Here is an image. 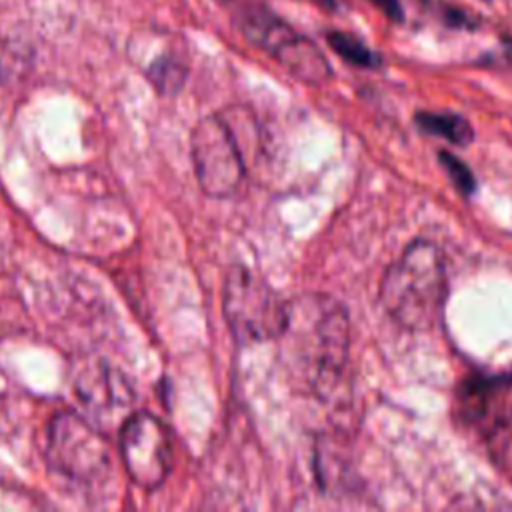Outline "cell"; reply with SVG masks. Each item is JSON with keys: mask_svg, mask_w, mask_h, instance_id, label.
Listing matches in <instances>:
<instances>
[{"mask_svg": "<svg viewBox=\"0 0 512 512\" xmlns=\"http://www.w3.org/2000/svg\"><path fill=\"white\" fill-rule=\"evenodd\" d=\"M148 78L156 86L158 92L170 94L182 86V82L186 78V68L182 66V62H178L170 56H160L158 60H154L150 64Z\"/></svg>", "mask_w": 512, "mask_h": 512, "instance_id": "cell-12", "label": "cell"}, {"mask_svg": "<svg viewBox=\"0 0 512 512\" xmlns=\"http://www.w3.org/2000/svg\"><path fill=\"white\" fill-rule=\"evenodd\" d=\"M222 312L236 342L256 344L280 336L288 302L254 270L232 266L224 278Z\"/></svg>", "mask_w": 512, "mask_h": 512, "instance_id": "cell-4", "label": "cell"}, {"mask_svg": "<svg viewBox=\"0 0 512 512\" xmlns=\"http://www.w3.org/2000/svg\"><path fill=\"white\" fill-rule=\"evenodd\" d=\"M486 2H488V0H486Z\"/></svg>", "mask_w": 512, "mask_h": 512, "instance_id": "cell-18", "label": "cell"}, {"mask_svg": "<svg viewBox=\"0 0 512 512\" xmlns=\"http://www.w3.org/2000/svg\"><path fill=\"white\" fill-rule=\"evenodd\" d=\"M278 340L290 378L310 392L324 394L334 388L348 362V314L326 294H302L288 302L286 324Z\"/></svg>", "mask_w": 512, "mask_h": 512, "instance_id": "cell-1", "label": "cell"}, {"mask_svg": "<svg viewBox=\"0 0 512 512\" xmlns=\"http://www.w3.org/2000/svg\"><path fill=\"white\" fill-rule=\"evenodd\" d=\"M414 124L418 126L420 132L444 138V140H448L452 144H458V146H468L474 140L472 124L456 112L418 110L414 114Z\"/></svg>", "mask_w": 512, "mask_h": 512, "instance_id": "cell-10", "label": "cell"}, {"mask_svg": "<svg viewBox=\"0 0 512 512\" xmlns=\"http://www.w3.org/2000/svg\"><path fill=\"white\" fill-rule=\"evenodd\" d=\"M74 390L80 404L94 418H116L132 404V390L124 376L104 362H86L76 370Z\"/></svg>", "mask_w": 512, "mask_h": 512, "instance_id": "cell-8", "label": "cell"}, {"mask_svg": "<svg viewBox=\"0 0 512 512\" xmlns=\"http://www.w3.org/2000/svg\"><path fill=\"white\" fill-rule=\"evenodd\" d=\"M448 294L442 250L424 238L412 240L384 270L380 302L406 330H428L438 320Z\"/></svg>", "mask_w": 512, "mask_h": 512, "instance_id": "cell-2", "label": "cell"}, {"mask_svg": "<svg viewBox=\"0 0 512 512\" xmlns=\"http://www.w3.org/2000/svg\"><path fill=\"white\" fill-rule=\"evenodd\" d=\"M502 44H504L506 54L512 58V36H502Z\"/></svg>", "mask_w": 512, "mask_h": 512, "instance_id": "cell-17", "label": "cell"}, {"mask_svg": "<svg viewBox=\"0 0 512 512\" xmlns=\"http://www.w3.org/2000/svg\"><path fill=\"white\" fill-rule=\"evenodd\" d=\"M438 162L444 168L446 176L450 178L452 186L458 190V194L472 196L476 192V186H478L476 178H474L472 170L458 156H454L448 150H440L438 152Z\"/></svg>", "mask_w": 512, "mask_h": 512, "instance_id": "cell-13", "label": "cell"}, {"mask_svg": "<svg viewBox=\"0 0 512 512\" xmlns=\"http://www.w3.org/2000/svg\"><path fill=\"white\" fill-rule=\"evenodd\" d=\"M120 458L136 486H162L172 466V442L164 422L144 410L128 414L120 424Z\"/></svg>", "mask_w": 512, "mask_h": 512, "instance_id": "cell-7", "label": "cell"}, {"mask_svg": "<svg viewBox=\"0 0 512 512\" xmlns=\"http://www.w3.org/2000/svg\"><path fill=\"white\" fill-rule=\"evenodd\" d=\"M510 392V376L472 374L464 378L456 390L458 414L468 426L484 428L498 424Z\"/></svg>", "mask_w": 512, "mask_h": 512, "instance_id": "cell-9", "label": "cell"}, {"mask_svg": "<svg viewBox=\"0 0 512 512\" xmlns=\"http://www.w3.org/2000/svg\"><path fill=\"white\" fill-rule=\"evenodd\" d=\"M328 46L348 64L358 68H378L382 64V58L370 50L360 38L342 32V30H330L326 32Z\"/></svg>", "mask_w": 512, "mask_h": 512, "instance_id": "cell-11", "label": "cell"}, {"mask_svg": "<svg viewBox=\"0 0 512 512\" xmlns=\"http://www.w3.org/2000/svg\"><path fill=\"white\" fill-rule=\"evenodd\" d=\"M440 20L444 22V26L458 28V30H476L480 26V20L474 14H470L458 6H442Z\"/></svg>", "mask_w": 512, "mask_h": 512, "instance_id": "cell-14", "label": "cell"}, {"mask_svg": "<svg viewBox=\"0 0 512 512\" xmlns=\"http://www.w3.org/2000/svg\"><path fill=\"white\" fill-rule=\"evenodd\" d=\"M234 24L246 42L272 56L300 82L318 86L330 80L332 68L322 50L276 16L268 6L242 2L234 12Z\"/></svg>", "mask_w": 512, "mask_h": 512, "instance_id": "cell-3", "label": "cell"}, {"mask_svg": "<svg viewBox=\"0 0 512 512\" xmlns=\"http://www.w3.org/2000/svg\"><path fill=\"white\" fill-rule=\"evenodd\" d=\"M190 156L198 186L206 196L228 198L246 176L238 132L224 112L196 122L190 134Z\"/></svg>", "mask_w": 512, "mask_h": 512, "instance_id": "cell-6", "label": "cell"}, {"mask_svg": "<svg viewBox=\"0 0 512 512\" xmlns=\"http://www.w3.org/2000/svg\"><path fill=\"white\" fill-rule=\"evenodd\" d=\"M374 8H378L390 22L402 24L404 22V8L400 0H368Z\"/></svg>", "mask_w": 512, "mask_h": 512, "instance_id": "cell-15", "label": "cell"}, {"mask_svg": "<svg viewBox=\"0 0 512 512\" xmlns=\"http://www.w3.org/2000/svg\"><path fill=\"white\" fill-rule=\"evenodd\" d=\"M44 456L58 476L92 484L110 472V450L104 434L84 416L64 410L54 414L46 430Z\"/></svg>", "mask_w": 512, "mask_h": 512, "instance_id": "cell-5", "label": "cell"}, {"mask_svg": "<svg viewBox=\"0 0 512 512\" xmlns=\"http://www.w3.org/2000/svg\"><path fill=\"white\" fill-rule=\"evenodd\" d=\"M320 8H324V10H334L336 8V0H314Z\"/></svg>", "mask_w": 512, "mask_h": 512, "instance_id": "cell-16", "label": "cell"}]
</instances>
